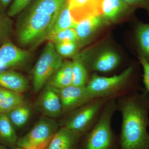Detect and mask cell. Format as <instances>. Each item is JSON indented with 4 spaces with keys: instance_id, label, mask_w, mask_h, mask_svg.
<instances>
[{
    "instance_id": "603a6c76",
    "label": "cell",
    "mask_w": 149,
    "mask_h": 149,
    "mask_svg": "<svg viewBox=\"0 0 149 149\" xmlns=\"http://www.w3.org/2000/svg\"><path fill=\"white\" fill-rule=\"evenodd\" d=\"M136 40L141 55L149 62V23H140L136 27Z\"/></svg>"
},
{
    "instance_id": "d6986e66",
    "label": "cell",
    "mask_w": 149,
    "mask_h": 149,
    "mask_svg": "<svg viewBox=\"0 0 149 149\" xmlns=\"http://www.w3.org/2000/svg\"><path fill=\"white\" fill-rule=\"evenodd\" d=\"M17 136L14 127L5 113L0 112V144L9 148L16 146Z\"/></svg>"
},
{
    "instance_id": "52a82bcc",
    "label": "cell",
    "mask_w": 149,
    "mask_h": 149,
    "mask_svg": "<svg viewBox=\"0 0 149 149\" xmlns=\"http://www.w3.org/2000/svg\"><path fill=\"white\" fill-rule=\"evenodd\" d=\"M105 102L104 98L95 99L80 107L68 117L64 127L82 134L90 127Z\"/></svg>"
},
{
    "instance_id": "7402d4cb",
    "label": "cell",
    "mask_w": 149,
    "mask_h": 149,
    "mask_svg": "<svg viewBox=\"0 0 149 149\" xmlns=\"http://www.w3.org/2000/svg\"><path fill=\"white\" fill-rule=\"evenodd\" d=\"M32 110L25 103L6 113L14 126L21 128L28 122L31 117Z\"/></svg>"
},
{
    "instance_id": "4dcf8cb0",
    "label": "cell",
    "mask_w": 149,
    "mask_h": 149,
    "mask_svg": "<svg viewBox=\"0 0 149 149\" xmlns=\"http://www.w3.org/2000/svg\"><path fill=\"white\" fill-rule=\"evenodd\" d=\"M12 0H0V2L3 6L8 5Z\"/></svg>"
},
{
    "instance_id": "9a60e30c",
    "label": "cell",
    "mask_w": 149,
    "mask_h": 149,
    "mask_svg": "<svg viewBox=\"0 0 149 149\" xmlns=\"http://www.w3.org/2000/svg\"><path fill=\"white\" fill-rule=\"evenodd\" d=\"M0 87L22 94L27 90L28 82L19 73L5 70L0 72Z\"/></svg>"
},
{
    "instance_id": "e0dca14e",
    "label": "cell",
    "mask_w": 149,
    "mask_h": 149,
    "mask_svg": "<svg viewBox=\"0 0 149 149\" xmlns=\"http://www.w3.org/2000/svg\"><path fill=\"white\" fill-rule=\"evenodd\" d=\"M72 62L66 61L52 76L47 85L57 89H63L72 85Z\"/></svg>"
},
{
    "instance_id": "30bf717a",
    "label": "cell",
    "mask_w": 149,
    "mask_h": 149,
    "mask_svg": "<svg viewBox=\"0 0 149 149\" xmlns=\"http://www.w3.org/2000/svg\"><path fill=\"white\" fill-rule=\"evenodd\" d=\"M29 56V52L10 42L4 43L0 47V72L23 64Z\"/></svg>"
},
{
    "instance_id": "ac0fdd59",
    "label": "cell",
    "mask_w": 149,
    "mask_h": 149,
    "mask_svg": "<svg viewBox=\"0 0 149 149\" xmlns=\"http://www.w3.org/2000/svg\"><path fill=\"white\" fill-rule=\"evenodd\" d=\"M120 57L114 51H104L97 57L92 65L93 70L106 72L111 71L119 64Z\"/></svg>"
},
{
    "instance_id": "8992f818",
    "label": "cell",
    "mask_w": 149,
    "mask_h": 149,
    "mask_svg": "<svg viewBox=\"0 0 149 149\" xmlns=\"http://www.w3.org/2000/svg\"><path fill=\"white\" fill-rule=\"evenodd\" d=\"M133 66L128 67L118 75L107 77L93 74L86 87L91 98H104L114 94L125 84L133 73Z\"/></svg>"
},
{
    "instance_id": "1f68e13d",
    "label": "cell",
    "mask_w": 149,
    "mask_h": 149,
    "mask_svg": "<svg viewBox=\"0 0 149 149\" xmlns=\"http://www.w3.org/2000/svg\"><path fill=\"white\" fill-rule=\"evenodd\" d=\"M0 149H10L8 147H6V146H3L2 144H0Z\"/></svg>"
},
{
    "instance_id": "836d02e7",
    "label": "cell",
    "mask_w": 149,
    "mask_h": 149,
    "mask_svg": "<svg viewBox=\"0 0 149 149\" xmlns=\"http://www.w3.org/2000/svg\"><path fill=\"white\" fill-rule=\"evenodd\" d=\"M111 149H114V148H111Z\"/></svg>"
},
{
    "instance_id": "5b68a950",
    "label": "cell",
    "mask_w": 149,
    "mask_h": 149,
    "mask_svg": "<svg viewBox=\"0 0 149 149\" xmlns=\"http://www.w3.org/2000/svg\"><path fill=\"white\" fill-rule=\"evenodd\" d=\"M58 129V124L53 118L44 116L28 133L17 139L16 146L24 149H48Z\"/></svg>"
},
{
    "instance_id": "8fae6325",
    "label": "cell",
    "mask_w": 149,
    "mask_h": 149,
    "mask_svg": "<svg viewBox=\"0 0 149 149\" xmlns=\"http://www.w3.org/2000/svg\"><path fill=\"white\" fill-rule=\"evenodd\" d=\"M104 0H68L70 13L77 24L88 17L101 15Z\"/></svg>"
},
{
    "instance_id": "277c9868",
    "label": "cell",
    "mask_w": 149,
    "mask_h": 149,
    "mask_svg": "<svg viewBox=\"0 0 149 149\" xmlns=\"http://www.w3.org/2000/svg\"><path fill=\"white\" fill-rule=\"evenodd\" d=\"M63 63V57L58 53L54 44L49 41L33 69L32 83L35 93L44 88Z\"/></svg>"
},
{
    "instance_id": "4fadbf2b",
    "label": "cell",
    "mask_w": 149,
    "mask_h": 149,
    "mask_svg": "<svg viewBox=\"0 0 149 149\" xmlns=\"http://www.w3.org/2000/svg\"><path fill=\"white\" fill-rule=\"evenodd\" d=\"M81 136L63 126L55 133L48 149H75Z\"/></svg>"
},
{
    "instance_id": "7a4b0ae2",
    "label": "cell",
    "mask_w": 149,
    "mask_h": 149,
    "mask_svg": "<svg viewBox=\"0 0 149 149\" xmlns=\"http://www.w3.org/2000/svg\"><path fill=\"white\" fill-rule=\"evenodd\" d=\"M116 108L114 99L106 102L98 120L86 138L83 149H111L113 148V137L111 121Z\"/></svg>"
},
{
    "instance_id": "83f0119b",
    "label": "cell",
    "mask_w": 149,
    "mask_h": 149,
    "mask_svg": "<svg viewBox=\"0 0 149 149\" xmlns=\"http://www.w3.org/2000/svg\"><path fill=\"white\" fill-rule=\"evenodd\" d=\"M140 63L143 69V81L146 92L149 93V62L143 57H139Z\"/></svg>"
},
{
    "instance_id": "484cf974",
    "label": "cell",
    "mask_w": 149,
    "mask_h": 149,
    "mask_svg": "<svg viewBox=\"0 0 149 149\" xmlns=\"http://www.w3.org/2000/svg\"><path fill=\"white\" fill-rule=\"evenodd\" d=\"M55 45L58 53L62 57H70L75 53L79 46L78 42L59 43Z\"/></svg>"
},
{
    "instance_id": "2e32d148",
    "label": "cell",
    "mask_w": 149,
    "mask_h": 149,
    "mask_svg": "<svg viewBox=\"0 0 149 149\" xmlns=\"http://www.w3.org/2000/svg\"><path fill=\"white\" fill-rule=\"evenodd\" d=\"M130 8L122 0H104L102 15L108 22L115 21L128 12Z\"/></svg>"
},
{
    "instance_id": "f546056e",
    "label": "cell",
    "mask_w": 149,
    "mask_h": 149,
    "mask_svg": "<svg viewBox=\"0 0 149 149\" xmlns=\"http://www.w3.org/2000/svg\"><path fill=\"white\" fill-rule=\"evenodd\" d=\"M8 22L7 18L0 15V40L6 36L8 31Z\"/></svg>"
},
{
    "instance_id": "ba28073f",
    "label": "cell",
    "mask_w": 149,
    "mask_h": 149,
    "mask_svg": "<svg viewBox=\"0 0 149 149\" xmlns=\"http://www.w3.org/2000/svg\"><path fill=\"white\" fill-rule=\"evenodd\" d=\"M37 109L45 116L59 117L63 113L60 98L56 90L47 85L35 103Z\"/></svg>"
},
{
    "instance_id": "f1b7e54d",
    "label": "cell",
    "mask_w": 149,
    "mask_h": 149,
    "mask_svg": "<svg viewBox=\"0 0 149 149\" xmlns=\"http://www.w3.org/2000/svg\"><path fill=\"white\" fill-rule=\"evenodd\" d=\"M130 7H141L149 13V0H122Z\"/></svg>"
},
{
    "instance_id": "d6a6232c",
    "label": "cell",
    "mask_w": 149,
    "mask_h": 149,
    "mask_svg": "<svg viewBox=\"0 0 149 149\" xmlns=\"http://www.w3.org/2000/svg\"><path fill=\"white\" fill-rule=\"evenodd\" d=\"M13 149H24L23 148H20V147H19L17 146H16L15 148H14Z\"/></svg>"
},
{
    "instance_id": "ffe728a7",
    "label": "cell",
    "mask_w": 149,
    "mask_h": 149,
    "mask_svg": "<svg viewBox=\"0 0 149 149\" xmlns=\"http://www.w3.org/2000/svg\"><path fill=\"white\" fill-rule=\"evenodd\" d=\"M24 102L21 93L0 87V112L6 114Z\"/></svg>"
},
{
    "instance_id": "7c38bea8",
    "label": "cell",
    "mask_w": 149,
    "mask_h": 149,
    "mask_svg": "<svg viewBox=\"0 0 149 149\" xmlns=\"http://www.w3.org/2000/svg\"><path fill=\"white\" fill-rule=\"evenodd\" d=\"M109 23L101 15L88 17L81 19L74 27L78 44L90 40L97 30Z\"/></svg>"
},
{
    "instance_id": "9c48e42d",
    "label": "cell",
    "mask_w": 149,
    "mask_h": 149,
    "mask_svg": "<svg viewBox=\"0 0 149 149\" xmlns=\"http://www.w3.org/2000/svg\"><path fill=\"white\" fill-rule=\"evenodd\" d=\"M55 89L60 98L63 112L76 109L93 100L85 86L71 85L63 89Z\"/></svg>"
},
{
    "instance_id": "5bb4252c",
    "label": "cell",
    "mask_w": 149,
    "mask_h": 149,
    "mask_svg": "<svg viewBox=\"0 0 149 149\" xmlns=\"http://www.w3.org/2000/svg\"><path fill=\"white\" fill-rule=\"evenodd\" d=\"M54 23L45 37L68 28H74L76 23L72 17L67 1L53 15Z\"/></svg>"
},
{
    "instance_id": "cb8c5ba5",
    "label": "cell",
    "mask_w": 149,
    "mask_h": 149,
    "mask_svg": "<svg viewBox=\"0 0 149 149\" xmlns=\"http://www.w3.org/2000/svg\"><path fill=\"white\" fill-rule=\"evenodd\" d=\"M72 85L78 87L86 86L87 70L86 66L80 56H75L72 61Z\"/></svg>"
},
{
    "instance_id": "44dd1931",
    "label": "cell",
    "mask_w": 149,
    "mask_h": 149,
    "mask_svg": "<svg viewBox=\"0 0 149 149\" xmlns=\"http://www.w3.org/2000/svg\"><path fill=\"white\" fill-rule=\"evenodd\" d=\"M67 1V0H35L27 12L53 16Z\"/></svg>"
},
{
    "instance_id": "6da1fadb",
    "label": "cell",
    "mask_w": 149,
    "mask_h": 149,
    "mask_svg": "<svg viewBox=\"0 0 149 149\" xmlns=\"http://www.w3.org/2000/svg\"><path fill=\"white\" fill-rule=\"evenodd\" d=\"M120 149H149V97L148 93L136 94L123 100Z\"/></svg>"
},
{
    "instance_id": "d4e9b609",
    "label": "cell",
    "mask_w": 149,
    "mask_h": 149,
    "mask_svg": "<svg viewBox=\"0 0 149 149\" xmlns=\"http://www.w3.org/2000/svg\"><path fill=\"white\" fill-rule=\"evenodd\" d=\"M45 40H49L56 45L62 43L77 42V37L74 28H68L47 36L43 41Z\"/></svg>"
},
{
    "instance_id": "4316f807",
    "label": "cell",
    "mask_w": 149,
    "mask_h": 149,
    "mask_svg": "<svg viewBox=\"0 0 149 149\" xmlns=\"http://www.w3.org/2000/svg\"><path fill=\"white\" fill-rule=\"evenodd\" d=\"M32 0H14L8 11L10 17L15 16L20 13L29 5Z\"/></svg>"
},
{
    "instance_id": "3957f363",
    "label": "cell",
    "mask_w": 149,
    "mask_h": 149,
    "mask_svg": "<svg viewBox=\"0 0 149 149\" xmlns=\"http://www.w3.org/2000/svg\"><path fill=\"white\" fill-rule=\"evenodd\" d=\"M53 16L27 12L17 31L19 42L23 45H36L42 42L53 24Z\"/></svg>"
}]
</instances>
